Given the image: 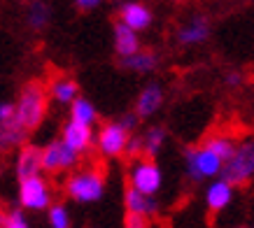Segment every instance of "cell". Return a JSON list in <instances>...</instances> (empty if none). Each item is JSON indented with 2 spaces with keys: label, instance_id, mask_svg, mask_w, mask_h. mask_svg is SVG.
<instances>
[{
  "label": "cell",
  "instance_id": "cell-8",
  "mask_svg": "<svg viewBox=\"0 0 254 228\" xmlns=\"http://www.w3.org/2000/svg\"><path fill=\"white\" fill-rule=\"evenodd\" d=\"M131 184L138 186L140 191H145L147 196H154L156 191H159V186H161V172L152 163V159H147L135 166V170H133V175H131Z\"/></svg>",
  "mask_w": 254,
  "mask_h": 228
},
{
  "label": "cell",
  "instance_id": "cell-4",
  "mask_svg": "<svg viewBox=\"0 0 254 228\" xmlns=\"http://www.w3.org/2000/svg\"><path fill=\"white\" fill-rule=\"evenodd\" d=\"M187 166H189V177L198 182L203 177H212L217 172H222L224 159L212 152L210 147L203 145L200 149H187Z\"/></svg>",
  "mask_w": 254,
  "mask_h": 228
},
{
  "label": "cell",
  "instance_id": "cell-1",
  "mask_svg": "<svg viewBox=\"0 0 254 228\" xmlns=\"http://www.w3.org/2000/svg\"><path fill=\"white\" fill-rule=\"evenodd\" d=\"M47 112V89L40 82H28L23 86L16 103V119L28 130H35L42 123Z\"/></svg>",
  "mask_w": 254,
  "mask_h": 228
},
{
  "label": "cell",
  "instance_id": "cell-29",
  "mask_svg": "<svg viewBox=\"0 0 254 228\" xmlns=\"http://www.w3.org/2000/svg\"><path fill=\"white\" fill-rule=\"evenodd\" d=\"M138 119H140L138 112H135V114H126V116H122V119H119V123H122L128 133H131L133 128H138Z\"/></svg>",
  "mask_w": 254,
  "mask_h": 228
},
{
  "label": "cell",
  "instance_id": "cell-18",
  "mask_svg": "<svg viewBox=\"0 0 254 228\" xmlns=\"http://www.w3.org/2000/svg\"><path fill=\"white\" fill-rule=\"evenodd\" d=\"M231 203V184L226 179H219L208 189V207L210 212H219Z\"/></svg>",
  "mask_w": 254,
  "mask_h": 228
},
{
  "label": "cell",
  "instance_id": "cell-7",
  "mask_svg": "<svg viewBox=\"0 0 254 228\" xmlns=\"http://www.w3.org/2000/svg\"><path fill=\"white\" fill-rule=\"evenodd\" d=\"M21 189H19V200H21L23 207L28 210H45L49 205V189H47L45 179H40L38 175L23 179Z\"/></svg>",
  "mask_w": 254,
  "mask_h": 228
},
{
  "label": "cell",
  "instance_id": "cell-31",
  "mask_svg": "<svg viewBox=\"0 0 254 228\" xmlns=\"http://www.w3.org/2000/svg\"><path fill=\"white\" fill-rule=\"evenodd\" d=\"M240 82H243V77H240L238 72H229V75H226V84H229V86H238Z\"/></svg>",
  "mask_w": 254,
  "mask_h": 228
},
{
  "label": "cell",
  "instance_id": "cell-24",
  "mask_svg": "<svg viewBox=\"0 0 254 228\" xmlns=\"http://www.w3.org/2000/svg\"><path fill=\"white\" fill-rule=\"evenodd\" d=\"M2 226L5 228H26L28 221H26L21 210H9V212L2 214Z\"/></svg>",
  "mask_w": 254,
  "mask_h": 228
},
{
  "label": "cell",
  "instance_id": "cell-2",
  "mask_svg": "<svg viewBox=\"0 0 254 228\" xmlns=\"http://www.w3.org/2000/svg\"><path fill=\"white\" fill-rule=\"evenodd\" d=\"M252 175H254V142H247V145L238 147L236 154L224 163L222 179H226L231 186H243Z\"/></svg>",
  "mask_w": 254,
  "mask_h": 228
},
{
  "label": "cell",
  "instance_id": "cell-5",
  "mask_svg": "<svg viewBox=\"0 0 254 228\" xmlns=\"http://www.w3.org/2000/svg\"><path fill=\"white\" fill-rule=\"evenodd\" d=\"M77 156L79 152L75 147H70L65 140H56V142L42 149V166H45L47 172H59V170L75 166Z\"/></svg>",
  "mask_w": 254,
  "mask_h": 228
},
{
  "label": "cell",
  "instance_id": "cell-19",
  "mask_svg": "<svg viewBox=\"0 0 254 228\" xmlns=\"http://www.w3.org/2000/svg\"><path fill=\"white\" fill-rule=\"evenodd\" d=\"M156 63H159V56H156L154 52H138V54H133V56L122 58L124 68L138 70V72H149V70H154Z\"/></svg>",
  "mask_w": 254,
  "mask_h": 228
},
{
  "label": "cell",
  "instance_id": "cell-20",
  "mask_svg": "<svg viewBox=\"0 0 254 228\" xmlns=\"http://www.w3.org/2000/svg\"><path fill=\"white\" fill-rule=\"evenodd\" d=\"M70 114H72V121L86 123V126H91V123L96 121V110H93V105L84 98L72 100V110H70Z\"/></svg>",
  "mask_w": 254,
  "mask_h": 228
},
{
  "label": "cell",
  "instance_id": "cell-21",
  "mask_svg": "<svg viewBox=\"0 0 254 228\" xmlns=\"http://www.w3.org/2000/svg\"><path fill=\"white\" fill-rule=\"evenodd\" d=\"M52 96H54L59 103H72V100L77 98V84L72 82V79H56L52 84Z\"/></svg>",
  "mask_w": 254,
  "mask_h": 228
},
{
  "label": "cell",
  "instance_id": "cell-12",
  "mask_svg": "<svg viewBox=\"0 0 254 228\" xmlns=\"http://www.w3.org/2000/svg\"><path fill=\"white\" fill-rule=\"evenodd\" d=\"M124 203H126V210H128V212H138V214H145V217H154L156 214V203L147 196L145 191H140L138 186H133V184L126 189Z\"/></svg>",
  "mask_w": 254,
  "mask_h": 228
},
{
  "label": "cell",
  "instance_id": "cell-25",
  "mask_svg": "<svg viewBox=\"0 0 254 228\" xmlns=\"http://www.w3.org/2000/svg\"><path fill=\"white\" fill-rule=\"evenodd\" d=\"M49 224L54 228H68L70 221H68V212L63 205H54L49 210Z\"/></svg>",
  "mask_w": 254,
  "mask_h": 228
},
{
  "label": "cell",
  "instance_id": "cell-13",
  "mask_svg": "<svg viewBox=\"0 0 254 228\" xmlns=\"http://www.w3.org/2000/svg\"><path fill=\"white\" fill-rule=\"evenodd\" d=\"M119 16H122L124 23H128L135 31H145L147 26L152 23V12L145 5H140V2H124Z\"/></svg>",
  "mask_w": 254,
  "mask_h": 228
},
{
  "label": "cell",
  "instance_id": "cell-6",
  "mask_svg": "<svg viewBox=\"0 0 254 228\" xmlns=\"http://www.w3.org/2000/svg\"><path fill=\"white\" fill-rule=\"evenodd\" d=\"M128 145V130L124 128L122 123H108L105 128L100 130L98 135V152L103 156H119L126 152Z\"/></svg>",
  "mask_w": 254,
  "mask_h": 228
},
{
  "label": "cell",
  "instance_id": "cell-15",
  "mask_svg": "<svg viewBox=\"0 0 254 228\" xmlns=\"http://www.w3.org/2000/svg\"><path fill=\"white\" fill-rule=\"evenodd\" d=\"M31 130L26 128L19 119H12V121L2 123V130H0V145L2 149H12V147H23L26 145V135H28Z\"/></svg>",
  "mask_w": 254,
  "mask_h": 228
},
{
  "label": "cell",
  "instance_id": "cell-3",
  "mask_svg": "<svg viewBox=\"0 0 254 228\" xmlns=\"http://www.w3.org/2000/svg\"><path fill=\"white\" fill-rule=\"evenodd\" d=\"M65 191L70 198H75L79 203H93L103 196V172L98 168L86 170V172H77L65 182Z\"/></svg>",
  "mask_w": 254,
  "mask_h": 228
},
{
  "label": "cell",
  "instance_id": "cell-30",
  "mask_svg": "<svg viewBox=\"0 0 254 228\" xmlns=\"http://www.w3.org/2000/svg\"><path fill=\"white\" fill-rule=\"evenodd\" d=\"M77 9H93L96 5H100V0H75Z\"/></svg>",
  "mask_w": 254,
  "mask_h": 228
},
{
  "label": "cell",
  "instance_id": "cell-26",
  "mask_svg": "<svg viewBox=\"0 0 254 228\" xmlns=\"http://www.w3.org/2000/svg\"><path fill=\"white\" fill-rule=\"evenodd\" d=\"M126 156L128 159H138V156H142L145 154V137H140V135H133L128 137V145H126Z\"/></svg>",
  "mask_w": 254,
  "mask_h": 228
},
{
  "label": "cell",
  "instance_id": "cell-14",
  "mask_svg": "<svg viewBox=\"0 0 254 228\" xmlns=\"http://www.w3.org/2000/svg\"><path fill=\"white\" fill-rule=\"evenodd\" d=\"M163 103V91L159 84H149L145 91L140 93L138 98V105H135V112H138L140 119H145V116H152V114L161 107Z\"/></svg>",
  "mask_w": 254,
  "mask_h": 228
},
{
  "label": "cell",
  "instance_id": "cell-17",
  "mask_svg": "<svg viewBox=\"0 0 254 228\" xmlns=\"http://www.w3.org/2000/svg\"><path fill=\"white\" fill-rule=\"evenodd\" d=\"M49 16H52V9L45 0H28L26 2V23L33 31H42L49 23Z\"/></svg>",
  "mask_w": 254,
  "mask_h": 228
},
{
  "label": "cell",
  "instance_id": "cell-22",
  "mask_svg": "<svg viewBox=\"0 0 254 228\" xmlns=\"http://www.w3.org/2000/svg\"><path fill=\"white\" fill-rule=\"evenodd\" d=\"M145 156L147 159H156V154H159V149H161L163 140H166V130L163 128H149L145 133Z\"/></svg>",
  "mask_w": 254,
  "mask_h": 228
},
{
  "label": "cell",
  "instance_id": "cell-16",
  "mask_svg": "<svg viewBox=\"0 0 254 228\" xmlns=\"http://www.w3.org/2000/svg\"><path fill=\"white\" fill-rule=\"evenodd\" d=\"M63 140L68 142L70 147H75L77 152H84V149H89V145H91V128L86 126V123H79V121H70L68 126H65V130H63Z\"/></svg>",
  "mask_w": 254,
  "mask_h": 228
},
{
  "label": "cell",
  "instance_id": "cell-10",
  "mask_svg": "<svg viewBox=\"0 0 254 228\" xmlns=\"http://www.w3.org/2000/svg\"><path fill=\"white\" fill-rule=\"evenodd\" d=\"M210 35V23L205 16H193L191 21L182 26L180 31H177V42L180 45H200V42H205Z\"/></svg>",
  "mask_w": 254,
  "mask_h": 228
},
{
  "label": "cell",
  "instance_id": "cell-27",
  "mask_svg": "<svg viewBox=\"0 0 254 228\" xmlns=\"http://www.w3.org/2000/svg\"><path fill=\"white\" fill-rule=\"evenodd\" d=\"M128 228H142V226H147V217L145 214H138V212H128L126 214V221H124Z\"/></svg>",
  "mask_w": 254,
  "mask_h": 228
},
{
  "label": "cell",
  "instance_id": "cell-9",
  "mask_svg": "<svg viewBox=\"0 0 254 228\" xmlns=\"http://www.w3.org/2000/svg\"><path fill=\"white\" fill-rule=\"evenodd\" d=\"M42 149L35 145H23L21 147V154L16 159V177L19 182L28 179V177H35L42 170Z\"/></svg>",
  "mask_w": 254,
  "mask_h": 228
},
{
  "label": "cell",
  "instance_id": "cell-11",
  "mask_svg": "<svg viewBox=\"0 0 254 228\" xmlns=\"http://www.w3.org/2000/svg\"><path fill=\"white\" fill-rule=\"evenodd\" d=\"M135 33H138L135 28H131L128 23H124V21L115 26V49L122 58L140 52V40Z\"/></svg>",
  "mask_w": 254,
  "mask_h": 228
},
{
  "label": "cell",
  "instance_id": "cell-23",
  "mask_svg": "<svg viewBox=\"0 0 254 228\" xmlns=\"http://www.w3.org/2000/svg\"><path fill=\"white\" fill-rule=\"evenodd\" d=\"M205 147H210L215 154H219V156L224 159V163L236 154V147H233V142L229 140V137H219V135L208 137V140H205Z\"/></svg>",
  "mask_w": 254,
  "mask_h": 228
},
{
  "label": "cell",
  "instance_id": "cell-28",
  "mask_svg": "<svg viewBox=\"0 0 254 228\" xmlns=\"http://www.w3.org/2000/svg\"><path fill=\"white\" fill-rule=\"evenodd\" d=\"M14 116H16V105H12V103H2L0 105V121L2 123L12 121Z\"/></svg>",
  "mask_w": 254,
  "mask_h": 228
}]
</instances>
